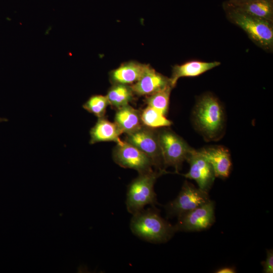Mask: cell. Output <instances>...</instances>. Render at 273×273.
<instances>
[{
  "mask_svg": "<svg viewBox=\"0 0 273 273\" xmlns=\"http://www.w3.org/2000/svg\"><path fill=\"white\" fill-rule=\"evenodd\" d=\"M149 66L136 61L125 62L110 72V80L112 84L131 85L141 78Z\"/></svg>",
  "mask_w": 273,
  "mask_h": 273,
  "instance_id": "4fadbf2b",
  "label": "cell"
},
{
  "mask_svg": "<svg viewBox=\"0 0 273 273\" xmlns=\"http://www.w3.org/2000/svg\"><path fill=\"white\" fill-rule=\"evenodd\" d=\"M166 172L157 170L141 173L128 185L126 205L132 215L144 209L147 205L154 206L157 203L154 186L157 178Z\"/></svg>",
  "mask_w": 273,
  "mask_h": 273,
  "instance_id": "277c9868",
  "label": "cell"
},
{
  "mask_svg": "<svg viewBox=\"0 0 273 273\" xmlns=\"http://www.w3.org/2000/svg\"><path fill=\"white\" fill-rule=\"evenodd\" d=\"M141 118L143 125L151 128L169 126L172 124L164 115L149 106L141 112Z\"/></svg>",
  "mask_w": 273,
  "mask_h": 273,
  "instance_id": "d6986e66",
  "label": "cell"
},
{
  "mask_svg": "<svg viewBox=\"0 0 273 273\" xmlns=\"http://www.w3.org/2000/svg\"><path fill=\"white\" fill-rule=\"evenodd\" d=\"M187 161L190 164V169L183 175L194 180L199 189L208 192L216 177L211 164L199 151L195 149L192 151Z\"/></svg>",
  "mask_w": 273,
  "mask_h": 273,
  "instance_id": "30bf717a",
  "label": "cell"
},
{
  "mask_svg": "<svg viewBox=\"0 0 273 273\" xmlns=\"http://www.w3.org/2000/svg\"><path fill=\"white\" fill-rule=\"evenodd\" d=\"M232 5L250 15L273 21V0H255Z\"/></svg>",
  "mask_w": 273,
  "mask_h": 273,
  "instance_id": "e0dca14e",
  "label": "cell"
},
{
  "mask_svg": "<svg viewBox=\"0 0 273 273\" xmlns=\"http://www.w3.org/2000/svg\"><path fill=\"white\" fill-rule=\"evenodd\" d=\"M215 205L210 200L206 203L177 217L176 231L196 232L209 228L215 221Z\"/></svg>",
  "mask_w": 273,
  "mask_h": 273,
  "instance_id": "9c48e42d",
  "label": "cell"
},
{
  "mask_svg": "<svg viewBox=\"0 0 273 273\" xmlns=\"http://www.w3.org/2000/svg\"><path fill=\"white\" fill-rule=\"evenodd\" d=\"M158 140L164 168L172 166L178 172L194 149L180 136L167 129L158 132Z\"/></svg>",
  "mask_w": 273,
  "mask_h": 273,
  "instance_id": "5b68a950",
  "label": "cell"
},
{
  "mask_svg": "<svg viewBox=\"0 0 273 273\" xmlns=\"http://www.w3.org/2000/svg\"><path fill=\"white\" fill-rule=\"evenodd\" d=\"M235 268L233 267H224L217 269L216 273H234L236 272Z\"/></svg>",
  "mask_w": 273,
  "mask_h": 273,
  "instance_id": "603a6c76",
  "label": "cell"
},
{
  "mask_svg": "<svg viewBox=\"0 0 273 273\" xmlns=\"http://www.w3.org/2000/svg\"><path fill=\"white\" fill-rule=\"evenodd\" d=\"M8 120L7 118L0 117V123L2 122L7 121Z\"/></svg>",
  "mask_w": 273,
  "mask_h": 273,
  "instance_id": "d4e9b609",
  "label": "cell"
},
{
  "mask_svg": "<svg viewBox=\"0 0 273 273\" xmlns=\"http://www.w3.org/2000/svg\"><path fill=\"white\" fill-rule=\"evenodd\" d=\"M113 159L120 166L137 170L139 174L153 171V162L144 152L134 146L122 141L113 150Z\"/></svg>",
  "mask_w": 273,
  "mask_h": 273,
  "instance_id": "ba28073f",
  "label": "cell"
},
{
  "mask_svg": "<svg viewBox=\"0 0 273 273\" xmlns=\"http://www.w3.org/2000/svg\"><path fill=\"white\" fill-rule=\"evenodd\" d=\"M255 0H228V1L231 4L234 5H240Z\"/></svg>",
  "mask_w": 273,
  "mask_h": 273,
  "instance_id": "cb8c5ba5",
  "label": "cell"
},
{
  "mask_svg": "<svg viewBox=\"0 0 273 273\" xmlns=\"http://www.w3.org/2000/svg\"><path fill=\"white\" fill-rule=\"evenodd\" d=\"M143 125L126 134L125 141L134 146L152 160L156 170L166 172L158 140V132Z\"/></svg>",
  "mask_w": 273,
  "mask_h": 273,
  "instance_id": "8992f818",
  "label": "cell"
},
{
  "mask_svg": "<svg viewBox=\"0 0 273 273\" xmlns=\"http://www.w3.org/2000/svg\"><path fill=\"white\" fill-rule=\"evenodd\" d=\"M220 64L218 61L210 62L193 60L181 65H175L172 67L170 77L171 84L174 87L178 79L183 77H195L199 76Z\"/></svg>",
  "mask_w": 273,
  "mask_h": 273,
  "instance_id": "5bb4252c",
  "label": "cell"
},
{
  "mask_svg": "<svg viewBox=\"0 0 273 273\" xmlns=\"http://www.w3.org/2000/svg\"><path fill=\"white\" fill-rule=\"evenodd\" d=\"M122 133L132 132L143 126L141 112L129 105L117 109L114 118Z\"/></svg>",
  "mask_w": 273,
  "mask_h": 273,
  "instance_id": "2e32d148",
  "label": "cell"
},
{
  "mask_svg": "<svg viewBox=\"0 0 273 273\" xmlns=\"http://www.w3.org/2000/svg\"><path fill=\"white\" fill-rule=\"evenodd\" d=\"M223 8L229 21L242 28L254 43L265 51H272L273 21L246 14L228 1Z\"/></svg>",
  "mask_w": 273,
  "mask_h": 273,
  "instance_id": "7a4b0ae2",
  "label": "cell"
},
{
  "mask_svg": "<svg viewBox=\"0 0 273 273\" xmlns=\"http://www.w3.org/2000/svg\"><path fill=\"white\" fill-rule=\"evenodd\" d=\"M130 227L138 237L155 243L167 242L176 232L174 225L163 219L154 208L144 209L133 214Z\"/></svg>",
  "mask_w": 273,
  "mask_h": 273,
  "instance_id": "3957f363",
  "label": "cell"
},
{
  "mask_svg": "<svg viewBox=\"0 0 273 273\" xmlns=\"http://www.w3.org/2000/svg\"><path fill=\"white\" fill-rule=\"evenodd\" d=\"M194 124L207 140L222 135L225 124L223 109L216 97L210 93L200 97L193 112Z\"/></svg>",
  "mask_w": 273,
  "mask_h": 273,
  "instance_id": "6da1fadb",
  "label": "cell"
},
{
  "mask_svg": "<svg viewBox=\"0 0 273 273\" xmlns=\"http://www.w3.org/2000/svg\"><path fill=\"white\" fill-rule=\"evenodd\" d=\"M172 88L168 87L148 96L146 99V104L165 115L168 112L170 95Z\"/></svg>",
  "mask_w": 273,
  "mask_h": 273,
  "instance_id": "ffe728a7",
  "label": "cell"
},
{
  "mask_svg": "<svg viewBox=\"0 0 273 273\" xmlns=\"http://www.w3.org/2000/svg\"><path fill=\"white\" fill-rule=\"evenodd\" d=\"M130 87L134 94L138 96H149L168 87H172L170 78L157 72L150 66Z\"/></svg>",
  "mask_w": 273,
  "mask_h": 273,
  "instance_id": "8fae6325",
  "label": "cell"
},
{
  "mask_svg": "<svg viewBox=\"0 0 273 273\" xmlns=\"http://www.w3.org/2000/svg\"><path fill=\"white\" fill-rule=\"evenodd\" d=\"M133 95L130 85L114 83L109 89L106 96L109 105L118 109L129 105Z\"/></svg>",
  "mask_w": 273,
  "mask_h": 273,
  "instance_id": "ac0fdd59",
  "label": "cell"
},
{
  "mask_svg": "<svg viewBox=\"0 0 273 273\" xmlns=\"http://www.w3.org/2000/svg\"><path fill=\"white\" fill-rule=\"evenodd\" d=\"M208 192L186 181L176 198L166 206L167 215L179 216L210 200Z\"/></svg>",
  "mask_w": 273,
  "mask_h": 273,
  "instance_id": "52a82bcc",
  "label": "cell"
},
{
  "mask_svg": "<svg viewBox=\"0 0 273 273\" xmlns=\"http://www.w3.org/2000/svg\"><path fill=\"white\" fill-rule=\"evenodd\" d=\"M123 133L115 122H112L104 117L98 118V121L89 131L90 144L99 142H114L119 143L122 141L120 139Z\"/></svg>",
  "mask_w": 273,
  "mask_h": 273,
  "instance_id": "9a60e30c",
  "label": "cell"
},
{
  "mask_svg": "<svg viewBox=\"0 0 273 273\" xmlns=\"http://www.w3.org/2000/svg\"><path fill=\"white\" fill-rule=\"evenodd\" d=\"M199 151L211 164L216 177L225 178L229 176L232 162L230 153L226 148L214 146L203 148Z\"/></svg>",
  "mask_w": 273,
  "mask_h": 273,
  "instance_id": "7c38bea8",
  "label": "cell"
},
{
  "mask_svg": "<svg viewBox=\"0 0 273 273\" xmlns=\"http://www.w3.org/2000/svg\"><path fill=\"white\" fill-rule=\"evenodd\" d=\"M263 272L264 273L273 272V251L272 249L267 250L265 260L261 263Z\"/></svg>",
  "mask_w": 273,
  "mask_h": 273,
  "instance_id": "7402d4cb",
  "label": "cell"
},
{
  "mask_svg": "<svg viewBox=\"0 0 273 273\" xmlns=\"http://www.w3.org/2000/svg\"><path fill=\"white\" fill-rule=\"evenodd\" d=\"M109 102L106 96L94 95L83 104L82 107L98 118L104 117Z\"/></svg>",
  "mask_w": 273,
  "mask_h": 273,
  "instance_id": "44dd1931",
  "label": "cell"
}]
</instances>
